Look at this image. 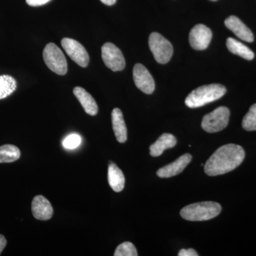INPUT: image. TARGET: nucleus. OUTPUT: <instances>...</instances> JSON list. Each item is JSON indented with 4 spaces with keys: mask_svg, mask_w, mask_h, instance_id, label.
<instances>
[{
    "mask_svg": "<svg viewBox=\"0 0 256 256\" xmlns=\"http://www.w3.org/2000/svg\"><path fill=\"white\" fill-rule=\"evenodd\" d=\"M82 142V138L77 134L67 136L63 141V146L66 149L73 150L78 148Z\"/></svg>",
    "mask_w": 256,
    "mask_h": 256,
    "instance_id": "nucleus-23",
    "label": "nucleus"
},
{
    "mask_svg": "<svg viewBox=\"0 0 256 256\" xmlns=\"http://www.w3.org/2000/svg\"><path fill=\"white\" fill-rule=\"evenodd\" d=\"M74 94L82 104V107L87 114L92 116L97 114L98 108L95 99L85 89L82 87H76L74 89Z\"/></svg>",
    "mask_w": 256,
    "mask_h": 256,
    "instance_id": "nucleus-14",
    "label": "nucleus"
},
{
    "mask_svg": "<svg viewBox=\"0 0 256 256\" xmlns=\"http://www.w3.org/2000/svg\"><path fill=\"white\" fill-rule=\"evenodd\" d=\"M229 117L230 110L228 108L220 106L203 118L202 128L207 132H220L228 126Z\"/></svg>",
    "mask_w": 256,
    "mask_h": 256,
    "instance_id": "nucleus-4",
    "label": "nucleus"
},
{
    "mask_svg": "<svg viewBox=\"0 0 256 256\" xmlns=\"http://www.w3.org/2000/svg\"><path fill=\"white\" fill-rule=\"evenodd\" d=\"M192 159L191 154H188V153L183 154L178 160H175L174 162L160 168L156 172V174L160 178H169L176 176V175L180 174L186 168V166L192 161Z\"/></svg>",
    "mask_w": 256,
    "mask_h": 256,
    "instance_id": "nucleus-11",
    "label": "nucleus"
},
{
    "mask_svg": "<svg viewBox=\"0 0 256 256\" xmlns=\"http://www.w3.org/2000/svg\"><path fill=\"white\" fill-rule=\"evenodd\" d=\"M212 38V32L205 25L197 24L190 33V43L194 50H204L208 48Z\"/></svg>",
    "mask_w": 256,
    "mask_h": 256,
    "instance_id": "nucleus-10",
    "label": "nucleus"
},
{
    "mask_svg": "<svg viewBox=\"0 0 256 256\" xmlns=\"http://www.w3.org/2000/svg\"><path fill=\"white\" fill-rule=\"evenodd\" d=\"M226 88L222 84H210L197 88L185 100V104L190 108H196L210 104L223 97Z\"/></svg>",
    "mask_w": 256,
    "mask_h": 256,
    "instance_id": "nucleus-2",
    "label": "nucleus"
},
{
    "mask_svg": "<svg viewBox=\"0 0 256 256\" xmlns=\"http://www.w3.org/2000/svg\"><path fill=\"white\" fill-rule=\"evenodd\" d=\"M32 212L36 220H50L54 213L50 201L42 195H38L34 198L32 203Z\"/></svg>",
    "mask_w": 256,
    "mask_h": 256,
    "instance_id": "nucleus-12",
    "label": "nucleus"
},
{
    "mask_svg": "<svg viewBox=\"0 0 256 256\" xmlns=\"http://www.w3.org/2000/svg\"><path fill=\"white\" fill-rule=\"evenodd\" d=\"M108 180L109 185L114 191L116 192L122 191L124 188L126 178L122 170L112 162H110L109 163Z\"/></svg>",
    "mask_w": 256,
    "mask_h": 256,
    "instance_id": "nucleus-17",
    "label": "nucleus"
},
{
    "mask_svg": "<svg viewBox=\"0 0 256 256\" xmlns=\"http://www.w3.org/2000/svg\"><path fill=\"white\" fill-rule=\"evenodd\" d=\"M102 60L112 72H120L126 67V60L122 52L112 43H106L101 48Z\"/></svg>",
    "mask_w": 256,
    "mask_h": 256,
    "instance_id": "nucleus-7",
    "label": "nucleus"
},
{
    "mask_svg": "<svg viewBox=\"0 0 256 256\" xmlns=\"http://www.w3.org/2000/svg\"><path fill=\"white\" fill-rule=\"evenodd\" d=\"M176 144V139L173 134L164 133L154 144L150 146V154L152 156H159L166 150L174 148Z\"/></svg>",
    "mask_w": 256,
    "mask_h": 256,
    "instance_id": "nucleus-16",
    "label": "nucleus"
},
{
    "mask_svg": "<svg viewBox=\"0 0 256 256\" xmlns=\"http://www.w3.org/2000/svg\"><path fill=\"white\" fill-rule=\"evenodd\" d=\"M245 158L244 148L238 144H228L220 146L210 156L204 164L205 173L208 176H218L233 171Z\"/></svg>",
    "mask_w": 256,
    "mask_h": 256,
    "instance_id": "nucleus-1",
    "label": "nucleus"
},
{
    "mask_svg": "<svg viewBox=\"0 0 256 256\" xmlns=\"http://www.w3.org/2000/svg\"><path fill=\"white\" fill-rule=\"evenodd\" d=\"M210 1L215 2V1H217V0H210Z\"/></svg>",
    "mask_w": 256,
    "mask_h": 256,
    "instance_id": "nucleus-28",
    "label": "nucleus"
},
{
    "mask_svg": "<svg viewBox=\"0 0 256 256\" xmlns=\"http://www.w3.org/2000/svg\"><path fill=\"white\" fill-rule=\"evenodd\" d=\"M178 256H198L196 250L193 248L182 249L178 254Z\"/></svg>",
    "mask_w": 256,
    "mask_h": 256,
    "instance_id": "nucleus-24",
    "label": "nucleus"
},
{
    "mask_svg": "<svg viewBox=\"0 0 256 256\" xmlns=\"http://www.w3.org/2000/svg\"><path fill=\"white\" fill-rule=\"evenodd\" d=\"M112 124L114 136L120 143H124L128 139V130L122 111L114 108L112 111Z\"/></svg>",
    "mask_w": 256,
    "mask_h": 256,
    "instance_id": "nucleus-15",
    "label": "nucleus"
},
{
    "mask_svg": "<svg viewBox=\"0 0 256 256\" xmlns=\"http://www.w3.org/2000/svg\"><path fill=\"white\" fill-rule=\"evenodd\" d=\"M16 88V82L9 75L0 76V100L12 94Z\"/></svg>",
    "mask_w": 256,
    "mask_h": 256,
    "instance_id": "nucleus-20",
    "label": "nucleus"
},
{
    "mask_svg": "<svg viewBox=\"0 0 256 256\" xmlns=\"http://www.w3.org/2000/svg\"><path fill=\"white\" fill-rule=\"evenodd\" d=\"M227 48L229 52L234 54L238 55L246 60H252L254 53L250 48L240 42L237 41L235 38H228L226 41Z\"/></svg>",
    "mask_w": 256,
    "mask_h": 256,
    "instance_id": "nucleus-18",
    "label": "nucleus"
},
{
    "mask_svg": "<svg viewBox=\"0 0 256 256\" xmlns=\"http://www.w3.org/2000/svg\"><path fill=\"white\" fill-rule=\"evenodd\" d=\"M225 25L228 30L234 32L240 40L246 42H252L254 34L240 18L236 16H230L225 20Z\"/></svg>",
    "mask_w": 256,
    "mask_h": 256,
    "instance_id": "nucleus-13",
    "label": "nucleus"
},
{
    "mask_svg": "<svg viewBox=\"0 0 256 256\" xmlns=\"http://www.w3.org/2000/svg\"><path fill=\"white\" fill-rule=\"evenodd\" d=\"M50 0H26V4L32 6H42L48 3Z\"/></svg>",
    "mask_w": 256,
    "mask_h": 256,
    "instance_id": "nucleus-25",
    "label": "nucleus"
},
{
    "mask_svg": "<svg viewBox=\"0 0 256 256\" xmlns=\"http://www.w3.org/2000/svg\"><path fill=\"white\" fill-rule=\"evenodd\" d=\"M133 79L138 88L146 94H152L156 89L154 79L149 70L141 64H137L133 68Z\"/></svg>",
    "mask_w": 256,
    "mask_h": 256,
    "instance_id": "nucleus-9",
    "label": "nucleus"
},
{
    "mask_svg": "<svg viewBox=\"0 0 256 256\" xmlns=\"http://www.w3.org/2000/svg\"><path fill=\"white\" fill-rule=\"evenodd\" d=\"M62 46L68 56L80 66L86 67L89 63V56L85 47L73 38H64Z\"/></svg>",
    "mask_w": 256,
    "mask_h": 256,
    "instance_id": "nucleus-8",
    "label": "nucleus"
},
{
    "mask_svg": "<svg viewBox=\"0 0 256 256\" xmlns=\"http://www.w3.org/2000/svg\"><path fill=\"white\" fill-rule=\"evenodd\" d=\"M114 256H138L136 246L131 242H124L116 248Z\"/></svg>",
    "mask_w": 256,
    "mask_h": 256,
    "instance_id": "nucleus-22",
    "label": "nucleus"
},
{
    "mask_svg": "<svg viewBox=\"0 0 256 256\" xmlns=\"http://www.w3.org/2000/svg\"><path fill=\"white\" fill-rule=\"evenodd\" d=\"M21 156L20 149L13 144L0 146V163H10L16 161Z\"/></svg>",
    "mask_w": 256,
    "mask_h": 256,
    "instance_id": "nucleus-19",
    "label": "nucleus"
},
{
    "mask_svg": "<svg viewBox=\"0 0 256 256\" xmlns=\"http://www.w3.org/2000/svg\"><path fill=\"white\" fill-rule=\"evenodd\" d=\"M6 240L5 238V237L3 235H1L0 234V254L1 252H3L4 248L6 247Z\"/></svg>",
    "mask_w": 256,
    "mask_h": 256,
    "instance_id": "nucleus-26",
    "label": "nucleus"
},
{
    "mask_svg": "<svg viewBox=\"0 0 256 256\" xmlns=\"http://www.w3.org/2000/svg\"><path fill=\"white\" fill-rule=\"evenodd\" d=\"M242 126L247 131L256 130V104H254L248 114L244 116Z\"/></svg>",
    "mask_w": 256,
    "mask_h": 256,
    "instance_id": "nucleus-21",
    "label": "nucleus"
},
{
    "mask_svg": "<svg viewBox=\"0 0 256 256\" xmlns=\"http://www.w3.org/2000/svg\"><path fill=\"white\" fill-rule=\"evenodd\" d=\"M222 206L214 202H202L184 207L180 215L184 220L191 222H202L215 218L222 212Z\"/></svg>",
    "mask_w": 256,
    "mask_h": 256,
    "instance_id": "nucleus-3",
    "label": "nucleus"
},
{
    "mask_svg": "<svg viewBox=\"0 0 256 256\" xmlns=\"http://www.w3.org/2000/svg\"><path fill=\"white\" fill-rule=\"evenodd\" d=\"M43 58L48 68L58 75L67 73V62L63 52L55 44L50 43L45 46Z\"/></svg>",
    "mask_w": 256,
    "mask_h": 256,
    "instance_id": "nucleus-5",
    "label": "nucleus"
},
{
    "mask_svg": "<svg viewBox=\"0 0 256 256\" xmlns=\"http://www.w3.org/2000/svg\"><path fill=\"white\" fill-rule=\"evenodd\" d=\"M100 1L101 2L104 3V4L108 5V6L114 5L116 2V0H100Z\"/></svg>",
    "mask_w": 256,
    "mask_h": 256,
    "instance_id": "nucleus-27",
    "label": "nucleus"
},
{
    "mask_svg": "<svg viewBox=\"0 0 256 256\" xmlns=\"http://www.w3.org/2000/svg\"><path fill=\"white\" fill-rule=\"evenodd\" d=\"M149 46L158 63L165 64L171 60L173 54L172 45L159 33L151 34L149 37Z\"/></svg>",
    "mask_w": 256,
    "mask_h": 256,
    "instance_id": "nucleus-6",
    "label": "nucleus"
}]
</instances>
